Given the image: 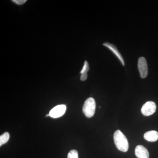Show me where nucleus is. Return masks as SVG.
I'll list each match as a JSON object with an SVG mask.
<instances>
[{"mask_svg":"<svg viewBox=\"0 0 158 158\" xmlns=\"http://www.w3.org/2000/svg\"><path fill=\"white\" fill-rule=\"evenodd\" d=\"M87 77H88L87 73H84L81 74V81H85V80H87Z\"/></svg>","mask_w":158,"mask_h":158,"instance_id":"obj_13","label":"nucleus"},{"mask_svg":"<svg viewBox=\"0 0 158 158\" xmlns=\"http://www.w3.org/2000/svg\"><path fill=\"white\" fill-rule=\"evenodd\" d=\"M103 45L106 47L107 48L110 49V50L112 51L113 53L116 55V56L119 59V61L121 62L122 65H125L124 59H123V58L121 54L118 52L116 46L113 45L112 44L108 42L104 43L103 44Z\"/></svg>","mask_w":158,"mask_h":158,"instance_id":"obj_7","label":"nucleus"},{"mask_svg":"<svg viewBox=\"0 0 158 158\" xmlns=\"http://www.w3.org/2000/svg\"><path fill=\"white\" fill-rule=\"evenodd\" d=\"M66 106L60 105L53 108L49 113L51 117L54 118H59L64 115L66 111Z\"/></svg>","mask_w":158,"mask_h":158,"instance_id":"obj_5","label":"nucleus"},{"mask_svg":"<svg viewBox=\"0 0 158 158\" xmlns=\"http://www.w3.org/2000/svg\"><path fill=\"white\" fill-rule=\"evenodd\" d=\"M67 158H78V154L76 150H72L68 154Z\"/></svg>","mask_w":158,"mask_h":158,"instance_id":"obj_10","label":"nucleus"},{"mask_svg":"<svg viewBox=\"0 0 158 158\" xmlns=\"http://www.w3.org/2000/svg\"><path fill=\"white\" fill-rule=\"evenodd\" d=\"M10 136L9 133L5 132L0 136V146H2L3 144H6L9 141Z\"/></svg>","mask_w":158,"mask_h":158,"instance_id":"obj_9","label":"nucleus"},{"mask_svg":"<svg viewBox=\"0 0 158 158\" xmlns=\"http://www.w3.org/2000/svg\"><path fill=\"white\" fill-rule=\"evenodd\" d=\"M114 142L117 149L123 152H126L128 150L129 143L127 138L119 130H117L114 133Z\"/></svg>","mask_w":158,"mask_h":158,"instance_id":"obj_1","label":"nucleus"},{"mask_svg":"<svg viewBox=\"0 0 158 158\" xmlns=\"http://www.w3.org/2000/svg\"><path fill=\"white\" fill-rule=\"evenodd\" d=\"M96 109V103L94 99L89 98L85 101L83 107V113L88 118H91L94 115Z\"/></svg>","mask_w":158,"mask_h":158,"instance_id":"obj_2","label":"nucleus"},{"mask_svg":"<svg viewBox=\"0 0 158 158\" xmlns=\"http://www.w3.org/2000/svg\"><path fill=\"white\" fill-rule=\"evenodd\" d=\"M156 109V106L155 103L152 101H148L142 106L141 112L144 116H149L155 113Z\"/></svg>","mask_w":158,"mask_h":158,"instance_id":"obj_3","label":"nucleus"},{"mask_svg":"<svg viewBox=\"0 0 158 158\" xmlns=\"http://www.w3.org/2000/svg\"><path fill=\"white\" fill-rule=\"evenodd\" d=\"M12 2L18 5H22L26 2V0H13Z\"/></svg>","mask_w":158,"mask_h":158,"instance_id":"obj_12","label":"nucleus"},{"mask_svg":"<svg viewBox=\"0 0 158 158\" xmlns=\"http://www.w3.org/2000/svg\"><path fill=\"white\" fill-rule=\"evenodd\" d=\"M89 70V66L88 62L85 61V64H84V66L81 72V73L82 74L84 73H87Z\"/></svg>","mask_w":158,"mask_h":158,"instance_id":"obj_11","label":"nucleus"},{"mask_svg":"<svg viewBox=\"0 0 158 158\" xmlns=\"http://www.w3.org/2000/svg\"><path fill=\"white\" fill-rule=\"evenodd\" d=\"M138 68L141 77L143 79L146 78L148 73V68L147 61L144 57H141L138 59Z\"/></svg>","mask_w":158,"mask_h":158,"instance_id":"obj_4","label":"nucleus"},{"mask_svg":"<svg viewBox=\"0 0 158 158\" xmlns=\"http://www.w3.org/2000/svg\"><path fill=\"white\" fill-rule=\"evenodd\" d=\"M135 154L138 158H149V152L143 145H138L136 147Z\"/></svg>","mask_w":158,"mask_h":158,"instance_id":"obj_6","label":"nucleus"},{"mask_svg":"<svg viewBox=\"0 0 158 158\" xmlns=\"http://www.w3.org/2000/svg\"><path fill=\"white\" fill-rule=\"evenodd\" d=\"M144 138L149 142H155L158 140V132L155 131H149L144 134Z\"/></svg>","mask_w":158,"mask_h":158,"instance_id":"obj_8","label":"nucleus"},{"mask_svg":"<svg viewBox=\"0 0 158 158\" xmlns=\"http://www.w3.org/2000/svg\"><path fill=\"white\" fill-rule=\"evenodd\" d=\"M46 117H47V116H50L49 114H47V115H46Z\"/></svg>","mask_w":158,"mask_h":158,"instance_id":"obj_14","label":"nucleus"}]
</instances>
